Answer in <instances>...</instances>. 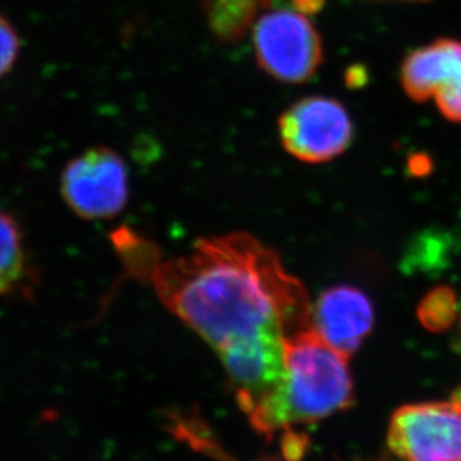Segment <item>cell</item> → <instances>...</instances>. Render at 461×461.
<instances>
[{
  "mask_svg": "<svg viewBox=\"0 0 461 461\" xmlns=\"http://www.w3.org/2000/svg\"><path fill=\"white\" fill-rule=\"evenodd\" d=\"M435 168L433 159L427 153L418 151V153H412L408 158V164H406V169L408 174L413 178H424L427 176H430L431 171Z\"/></svg>",
  "mask_w": 461,
  "mask_h": 461,
  "instance_id": "14",
  "label": "cell"
},
{
  "mask_svg": "<svg viewBox=\"0 0 461 461\" xmlns=\"http://www.w3.org/2000/svg\"><path fill=\"white\" fill-rule=\"evenodd\" d=\"M150 282L162 304L216 350L268 327L285 336L312 327L304 285L246 232L198 240L187 255L158 264Z\"/></svg>",
  "mask_w": 461,
  "mask_h": 461,
  "instance_id": "1",
  "label": "cell"
},
{
  "mask_svg": "<svg viewBox=\"0 0 461 461\" xmlns=\"http://www.w3.org/2000/svg\"><path fill=\"white\" fill-rule=\"evenodd\" d=\"M26 275L22 230L11 214L0 210V297L14 293Z\"/></svg>",
  "mask_w": 461,
  "mask_h": 461,
  "instance_id": "10",
  "label": "cell"
},
{
  "mask_svg": "<svg viewBox=\"0 0 461 461\" xmlns=\"http://www.w3.org/2000/svg\"><path fill=\"white\" fill-rule=\"evenodd\" d=\"M60 192L68 207L78 218H114L128 204L126 162L110 147H92L65 167Z\"/></svg>",
  "mask_w": 461,
  "mask_h": 461,
  "instance_id": "5",
  "label": "cell"
},
{
  "mask_svg": "<svg viewBox=\"0 0 461 461\" xmlns=\"http://www.w3.org/2000/svg\"><path fill=\"white\" fill-rule=\"evenodd\" d=\"M349 357L333 349L313 327L285 336V377L246 415L266 438L322 421L354 402Z\"/></svg>",
  "mask_w": 461,
  "mask_h": 461,
  "instance_id": "2",
  "label": "cell"
},
{
  "mask_svg": "<svg viewBox=\"0 0 461 461\" xmlns=\"http://www.w3.org/2000/svg\"><path fill=\"white\" fill-rule=\"evenodd\" d=\"M253 50L262 71L285 85H302L322 60V41L311 20L295 9H276L253 22Z\"/></svg>",
  "mask_w": 461,
  "mask_h": 461,
  "instance_id": "3",
  "label": "cell"
},
{
  "mask_svg": "<svg viewBox=\"0 0 461 461\" xmlns=\"http://www.w3.org/2000/svg\"><path fill=\"white\" fill-rule=\"evenodd\" d=\"M20 38L13 24L0 15V78L6 76L17 62Z\"/></svg>",
  "mask_w": 461,
  "mask_h": 461,
  "instance_id": "13",
  "label": "cell"
},
{
  "mask_svg": "<svg viewBox=\"0 0 461 461\" xmlns=\"http://www.w3.org/2000/svg\"><path fill=\"white\" fill-rule=\"evenodd\" d=\"M400 83L415 103L436 99L445 119L461 123V41L440 38L411 51L400 68Z\"/></svg>",
  "mask_w": 461,
  "mask_h": 461,
  "instance_id": "8",
  "label": "cell"
},
{
  "mask_svg": "<svg viewBox=\"0 0 461 461\" xmlns=\"http://www.w3.org/2000/svg\"><path fill=\"white\" fill-rule=\"evenodd\" d=\"M385 2H429V0H385Z\"/></svg>",
  "mask_w": 461,
  "mask_h": 461,
  "instance_id": "15",
  "label": "cell"
},
{
  "mask_svg": "<svg viewBox=\"0 0 461 461\" xmlns=\"http://www.w3.org/2000/svg\"><path fill=\"white\" fill-rule=\"evenodd\" d=\"M235 399L244 413L270 394L285 377V333L268 327L218 349Z\"/></svg>",
  "mask_w": 461,
  "mask_h": 461,
  "instance_id": "7",
  "label": "cell"
},
{
  "mask_svg": "<svg viewBox=\"0 0 461 461\" xmlns=\"http://www.w3.org/2000/svg\"><path fill=\"white\" fill-rule=\"evenodd\" d=\"M354 122L340 101L307 96L280 115L285 150L306 164H325L343 155L354 140Z\"/></svg>",
  "mask_w": 461,
  "mask_h": 461,
  "instance_id": "6",
  "label": "cell"
},
{
  "mask_svg": "<svg viewBox=\"0 0 461 461\" xmlns=\"http://www.w3.org/2000/svg\"><path fill=\"white\" fill-rule=\"evenodd\" d=\"M210 27L222 40L235 41L255 22L266 0H203Z\"/></svg>",
  "mask_w": 461,
  "mask_h": 461,
  "instance_id": "11",
  "label": "cell"
},
{
  "mask_svg": "<svg viewBox=\"0 0 461 461\" xmlns=\"http://www.w3.org/2000/svg\"><path fill=\"white\" fill-rule=\"evenodd\" d=\"M388 448L400 461H461V388L449 402L397 409L388 427Z\"/></svg>",
  "mask_w": 461,
  "mask_h": 461,
  "instance_id": "4",
  "label": "cell"
},
{
  "mask_svg": "<svg viewBox=\"0 0 461 461\" xmlns=\"http://www.w3.org/2000/svg\"><path fill=\"white\" fill-rule=\"evenodd\" d=\"M417 315L424 329L431 333H444L457 321V294L449 286H436L422 298Z\"/></svg>",
  "mask_w": 461,
  "mask_h": 461,
  "instance_id": "12",
  "label": "cell"
},
{
  "mask_svg": "<svg viewBox=\"0 0 461 461\" xmlns=\"http://www.w3.org/2000/svg\"><path fill=\"white\" fill-rule=\"evenodd\" d=\"M312 327L325 343L350 358L375 327L372 300L350 285L327 289L312 307Z\"/></svg>",
  "mask_w": 461,
  "mask_h": 461,
  "instance_id": "9",
  "label": "cell"
},
{
  "mask_svg": "<svg viewBox=\"0 0 461 461\" xmlns=\"http://www.w3.org/2000/svg\"><path fill=\"white\" fill-rule=\"evenodd\" d=\"M261 461H277V460H261Z\"/></svg>",
  "mask_w": 461,
  "mask_h": 461,
  "instance_id": "16",
  "label": "cell"
}]
</instances>
